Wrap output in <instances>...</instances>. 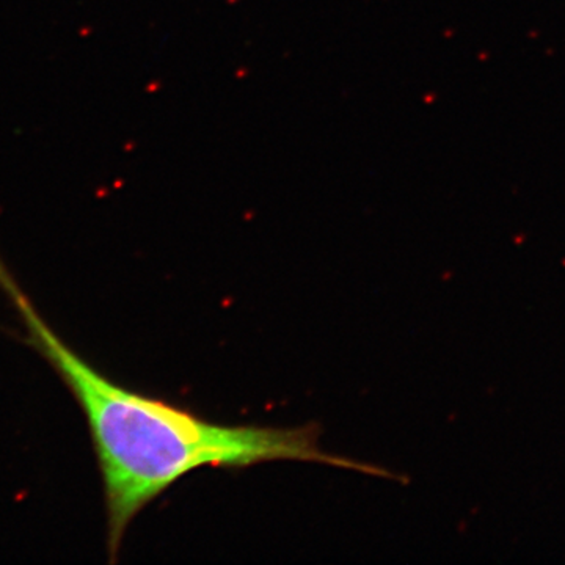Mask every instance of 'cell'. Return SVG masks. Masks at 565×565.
<instances>
[{"mask_svg":"<svg viewBox=\"0 0 565 565\" xmlns=\"http://www.w3.org/2000/svg\"><path fill=\"white\" fill-rule=\"evenodd\" d=\"M0 289L21 321L25 342L62 378L88 422L104 485L107 553L116 561L130 521L198 468H248L275 460L322 463L387 477L385 469L325 452L316 425L281 429L212 424L110 382L76 354L24 292L0 258Z\"/></svg>","mask_w":565,"mask_h":565,"instance_id":"6da1fadb","label":"cell"}]
</instances>
